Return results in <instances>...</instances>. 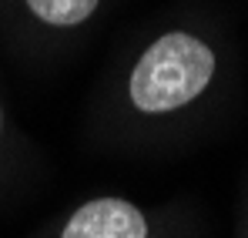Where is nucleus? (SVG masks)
I'll return each instance as SVG.
<instances>
[{"mask_svg": "<svg viewBox=\"0 0 248 238\" xmlns=\"http://www.w3.org/2000/svg\"><path fill=\"white\" fill-rule=\"evenodd\" d=\"M0 124H3V121H0Z\"/></svg>", "mask_w": 248, "mask_h": 238, "instance_id": "obj_4", "label": "nucleus"}, {"mask_svg": "<svg viewBox=\"0 0 248 238\" xmlns=\"http://www.w3.org/2000/svg\"><path fill=\"white\" fill-rule=\"evenodd\" d=\"M61 238H148V225L131 201L97 198L71 215Z\"/></svg>", "mask_w": 248, "mask_h": 238, "instance_id": "obj_2", "label": "nucleus"}, {"mask_svg": "<svg viewBox=\"0 0 248 238\" xmlns=\"http://www.w3.org/2000/svg\"><path fill=\"white\" fill-rule=\"evenodd\" d=\"M211 74H215L211 47L191 34L174 31V34L155 40L141 54L138 67L131 74V101L148 114L174 111V108L195 101L208 87Z\"/></svg>", "mask_w": 248, "mask_h": 238, "instance_id": "obj_1", "label": "nucleus"}, {"mask_svg": "<svg viewBox=\"0 0 248 238\" xmlns=\"http://www.w3.org/2000/svg\"><path fill=\"white\" fill-rule=\"evenodd\" d=\"M27 7L41 17L44 24H57V27H67V24H81L94 14L97 0H27Z\"/></svg>", "mask_w": 248, "mask_h": 238, "instance_id": "obj_3", "label": "nucleus"}]
</instances>
